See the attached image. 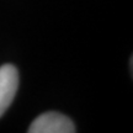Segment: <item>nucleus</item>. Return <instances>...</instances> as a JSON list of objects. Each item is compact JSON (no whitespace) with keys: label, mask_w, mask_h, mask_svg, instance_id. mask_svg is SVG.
<instances>
[{"label":"nucleus","mask_w":133,"mask_h":133,"mask_svg":"<svg viewBox=\"0 0 133 133\" xmlns=\"http://www.w3.org/2000/svg\"><path fill=\"white\" fill-rule=\"evenodd\" d=\"M30 133H73L75 126L69 117L59 112H46L35 118L29 127Z\"/></svg>","instance_id":"nucleus-1"},{"label":"nucleus","mask_w":133,"mask_h":133,"mask_svg":"<svg viewBox=\"0 0 133 133\" xmlns=\"http://www.w3.org/2000/svg\"><path fill=\"white\" fill-rule=\"evenodd\" d=\"M19 88V71L12 64L0 66V117L9 109Z\"/></svg>","instance_id":"nucleus-2"}]
</instances>
